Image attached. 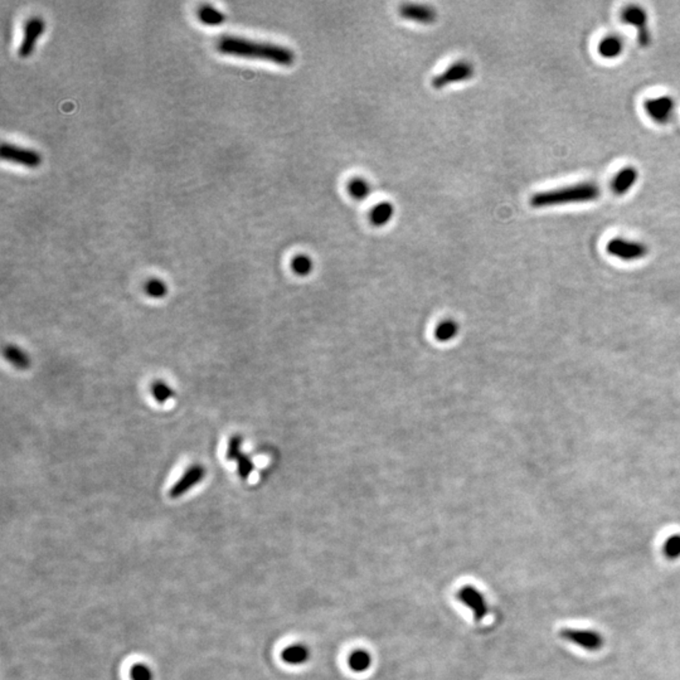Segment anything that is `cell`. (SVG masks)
<instances>
[{
	"mask_svg": "<svg viewBox=\"0 0 680 680\" xmlns=\"http://www.w3.org/2000/svg\"><path fill=\"white\" fill-rule=\"evenodd\" d=\"M217 48L223 55L265 60L280 66H292L295 62V53L287 47L275 43L257 42L235 35L221 37L217 42Z\"/></svg>",
	"mask_w": 680,
	"mask_h": 680,
	"instance_id": "cell-1",
	"label": "cell"
},
{
	"mask_svg": "<svg viewBox=\"0 0 680 680\" xmlns=\"http://www.w3.org/2000/svg\"><path fill=\"white\" fill-rule=\"evenodd\" d=\"M601 195V189L596 183L582 181L572 186L555 188L535 193L530 197L529 204L535 209L551 208L567 204H580L596 201Z\"/></svg>",
	"mask_w": 680,
	"mask_h": 680,
	"instance_id": "cell-2",
	"label": "cell"
},
{
	"mask_svg": "<svg viewBox=\"0 0 680 680\" xmlns=\"http://www.w3.org/2000/svg\"><path fill=\"white\" fill-rule=\"evenodd\" d=\"M621 21L638 30V43L641 47H649L652 35L649 30V17L644 8L629 6L621 12Z\"/></svg>",
	"mask_w": 680,
	"mask_h": 680,
	"instance_id": "cell-3",
	"label": "cell"
},
{
	"mask_svg": "<svg viewBox=\"0 0 680 680\" xmlns=\"http://www.w3.org/2000/svg\"><path fill=\"white\" fill-rule=\"evenodd\" d=\"M606 249L610 255L624 261H634L647 255V246L644 243L625 240L620 237L612 238L610 242L607 243Z\"/></svg>",
	"mask_w": 680,
	"mask_h": 680,
	"instance_id": "cell-4",
	"label": "cell"
},
{
	"mask_svg": "<svg viewBox=\"0 0 680 680\" xmlns=\"http://www.w3.org/2000/svg\"><path fill=\"white\" fill-rule=\"evenodd\" d=\"M0 155H1V159L12 161V163L19 164L23 167L32 168V169L39 167L42 163V156L33 149L13 145V144H8V143L1 144Z\"/></svg>",
	"mask_w": 680,
	"mask_h": 680,
	"instance_id": "cell-5",
	"label": "cell"
},
{
	"mask_svg": "<svg viewBox=\"0 0 680 680\" xmlns=\"http://www.w3.org/2000/svg\"><path fill=\"white\" fill-rule=\"evenodd\" d=\"M474 76V67L469 61H458L452 63L450 67L440 73L438 76L432 80V86L435 89H444L446 86L451 84H458L463 81H467Z\"/></svg>",
	"mask_w": 680,
	"mask_h": 680,
	"instance_id": "cell-6",
	"label": "cell"
},
{
	"mask_svg": "<svg viewBox=\"0 0 680 680\" xmlns=\"http://www.w3.org/2000/svg\"><path fill=\"white\" fill-rule=\"evenodd\" d=\"M647 116L656 124H668L673 118L675 102L670 96L647 98L644 104Z\"/></svg>",
	"mask_w": 680,
	"mask_h": 680,
	"instance_id": "cell-7",
	"label": "cell"
},
{
	"mask_svg": "<svg viewBox=\"0 0 680 680\" xmlns=\"http://www.w3.org/2000/svg\"><path fill=\"white\" fill-rule=\"evenodd\" d=\"M561 636L569 643L582 647L587 652H597L604 646V638L596 632L578 630V629H564Z\"/></svg>",
	"mask_w": 680,
	"mask_h": 680,
	"instance_id": "cell-8",
	"label": "cell"
},
{
	"mask_svg": "<svg viewBox=\"0 0 680 680\" xmlns=\"http://www.w3.org/2000/svg\"><path fill=\"white\" fill-rule=\"evenodd\" d=\"M44 27H46V23L39 17H30L28 21H26L23 39L19 44V48H18L19 57L26 58V57L32 55L37 39L42 35Z\"/></svg>",
	"mask_w": 680,
	"mask_h": 680,
	"instance_id": "cell-9",
	"label": "cell"
},
{
	"mask_svg": "<svg viewBox=\"0 0 680 680\" xmlns=\"http://www.w3.org/2000/svg\"><path fill=\"white\" fill-rule=\"evenodd\" d=\"M458 600L470 609L476 620H483L487 615V605L485 597L480 591L472 586H466L458 591Z\"/></svg>",
	"mask_w": 680,
	"mask_h": 680,
	"instance_id": "cell-10",
	"label": "cell"
},
{
	"mask_svg": "<svg viewBox=\"0 0 680 680\" xmlns=\"http://www.w3.org/2000/svg\"><path fill=\"white\" fill-rule=\"evenodd\" d=\"M204 476H206V469L203 466L195 465L189 467L187 472L183 474L181 479L178 480L174 484L173 487L170 489V492H169L170 498H173V499L181 498V495L187 493L189 489H192L201 480L204 479Z\"/></svg>",
	"mask_w": 680,
	"mask_h": 680,
	"instance_id": "cell-11",
	"label": "cell"
},
{
	"mask_svg": "<svg viewBox=\"0 0 680 680\" xmlns=\"http://www.w3.org/2000/svg\"><path fill=\"white\" fill-rule=\"evenodd\" d=\"M400 15L407 21H416L421 24H432L438 18L436 9L424 4H402L400 7Z\"/></svg>",
	"mask_w": 680,
	"mask_h": 680,
	"instance_id": "cell-12",
	"label": "cell"
},
{
	"mask_svg": "<svg viewBox=\"0 0 680 680\" xmlns=\"http://www.w3.org/2000/svg\"><path fill=\"white\" fill-rule=\"evenodd\" d=\"M638 170L635 167H625L611 181V190L616 195H624L638 183Z\"/></svg>",
	"mask_w": 680,
	"mask_h": 680,
	"instance_id": "cell-13",
	"label": "cell"
},
{
	"mask_svg": "<svg viewBox=\"0 0 680 680\" xmlns=\"http://www.w3.org/2000/svg\"><path fill=\"white\" fill-rule=\"evenodd\" d=\"M624 41L618 35H610L605 37L598 44V53L606 60H614L621 56L624 52Z\"/></svg>",
	"mask_w": 680,
	"mask_h": 680,
	"instance_id": "cell-14",
	"label": "cell"
},
{
	"mask_svg": "<svg viewBox=\"0 0 680 680\" xmlns=\"http://www.w3.org/2000/svg\"><path fill=\"white\" fill-rule=\"evenodd\" d=\"M393 215H395V207L389 202H382L370 209L368 215L369 222L375 227H382L392 220Z\"/></svg>",
	"mask_w": 680,
	"mask_h": 680,
	"instance_id": "cell-15",
	"label": "cell"
},
{
	"mask_svg": "<svg viewBox=\"0 0 680 680\" xmlns=\"http://www.w3.org/2000/svg\"><path fill=\"white\" fill-rule=\"evenodd\" d=\"M197 15H198V19L207 26H220L226 19V15H223L221 10H218L217 8L212 7L209 4H203L198 8Z\"/></svg>",
	"mask_w": 680,
	"mask_h": 680,
	"instance_id": "cell-16",
	"label": "cell"
},
{
	"mask_svg": "<svg viewBox=\"0 0 680 680\" xmlns=\"http://www.w3.org/2000/svg\"><path fill=\"white\" fill-rule=\"evenodd\" d=\"M283 659L292 665L304 664L306 660L309 659V650L306 646L301 644L289 646L283 652Z\"/></svg>",
	"mask_w": 680,
	"mask_h": 680,
	"instance_id": "cell-17",
	"label": "cell"
},
{
	"mask_svg": "<svg viewBox=\"0 0 680 680\" xmlns=\"http://www.w3.org/2000/svg\"><path fill=\"white\" fill-rule=\"evenodd\" d=\"M347 190L355 201H363L370 195V184L363 178H353L348 181Z\"/></svg>",
	"mask_w": 680,
	"mask_h": 680,
	"instance_id": "cell-18",
	"label": "cell"
},
{
	"mask_svg": "<svg viewBox=\"0 0 680 680\" xmlns=\"http://www.w3.org/2000/svg\"><path fill=\"white\" fill-rule=\"evenodd\" d=\"M348 664H349V668L355 673H363V672L368 670L369 666L372 664V658H370L369 652H366V650H355L350 654Z\"/></svg>",
	"mask_w": 680,
	"mask_h": 680,
	"instance_id": "cell-19",
	"label": "cell"
},
{
	"mask_svg": "<svg viewBox=\"0 0 680 680\" xmlns=\"http://www.w3.org/2000/svg\"><path fill=\"white\" fill-rule=\"evenodd\" d=\"M4 355L8 361H10L15 367L19 369L28 368L30 361L28 355H26L21 349L15 346H8L4 349Z\"/></svg>",
	"mask_w": 680,
	"mask_h": 680,
	"instance_id": "cell-20",
	"label": "cell"
},
{
	"mask_svg": "<svg viewBox=\"0 0 680 680\" xmlns=\"http://www.w3.org/2000/svg\"><path fill=\"white\" fill-rule=\"evenodd\" d=\"M145 292L146 295L150 298H164L168 292L167 285L164 284V281H161L159 278H150V280H147V283L145 284Z\"/></svg>",
	"mask_w": 680,
	"mask_h": 680,
	"instance_id": "cell-21",
	"label": "cell"
},
{
	"mask_svg": "<svg viewBox=\"0 0 680 680\" xmlns=\"http://www.w3.org/2000/svg\"><path fill=\"white\" fill-rule=\"evenodd\" d=\"M152 393H153L155 401L159 402L160 404L167 402L168 400L174 397L173 389L161 381L154 382L153 386H152Z\"/></svg>",
	"mask_w": 680,
	"mask_h": 680,
	"instance_id": "cell-22",
	"label": "cell"
},
{
	"mask_svg": "<svg viewBox=\"0 0 680 680\" xmlns=\"http://www.w3.org/2000/svg\"><path fill=\"white\" fill-rule=\"evenodd\" d=\"M664 555L669 560L680 558V535H672L664 543Z\"/></svg>",
	"mask_w": 680,
	"mask_h": 680,
	"instance_id": "cell-23",
	"label": "cell"
},
{
	"mask_svg": "<svg viewBox=\"0 0 680 680\" xmlns=\"http://www.w3.org/2000/svg\"><path fill=\"white\" fill-rule=\"evenodd\" d=\"M292 269L298 275H307L312 269V260L304 255L296 256L292 261Z\"/></svg>",
	"mask_w": 680,
	"mask_h": 680,
	"instance_id": "cell-24",
	"label": "cell"
},
{
	"mask_svg": "<svg viewBox=\"0 0 680 680\" xmlns=\"http://www.w3.org/2000/svg\"><path fill=\"white\" fill-rule=\"evenodd\" d=\"M241 446H242V438H240V436H232V438H229L226 458H229V460H238V458L242 455Z\"/></svg>",
	"mask_w": 680,
	"mask_h": 680,
	"instance_id": "cell-25",
	"label": "cell"
},
{
	"mask_svg": "<svg viewBox=\"0 0 680 680\" xmlns=\"http://www.w3.org/2000/svg\"><path fill=\"white\" fill-rule=\"evenodd\" d=\"M238 475L242 478V479H247L250 476L251 472H253V463L251 461V458L246 455H241L238 458Z\"/></svg>",
	"mask_w": 680,
	"mask_h": 680,
	"instance_id": "cell-26",
	"label": "cell"
},
{
	"mask_svg": "<svg viewBox=\"0 0 680 680\" xmlns=\"http://www.w3.org/2000/svg\"><path fill=\"white\" fill-rule=\"evenodd\" d=\"M132 680H152L153 677H152V672L150 669L145 665V664H136L132 669Z\"/></svg>",
	"mask_w": 680,
	"mask_h": 680,
	"instance_id": "cell-27",
	"label": "cell"
},
{
	"mask_svg": "<svg viewBox=\"0 0 680 680\" xmlns=\"http://www.w3.org/2000/svg\"><path fill=\"white\" fill-rule=\"evenodd\" d=\"M455 333H456V326L451 323H444L438 326V337L441 340L451 339Z\"/></svg>",
	"mask_w": 680,
	"mask_h": 680,
	"instance_id": "cell-28",
	"label": "cell"
}]
</instances>
